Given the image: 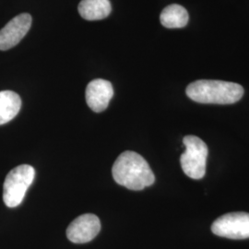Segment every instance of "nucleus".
Returning <instances> with one entry per match:
<instances>
[{
    "label": "nucleus",
    "instance_id": "4",
    "mask_svg": "<svg viewBox=\"0 0 249 249\" xmlns=\"http://www.w3.org/2000/svg\"><path fill=\"white\" fill-rule=\"evenodd\" d=\"M186 151L181 155L180 162L184 173L192 179H201L206 174L208 157L207 144L196 136H186L183 140Z\"/></svg>",
    "mask_w": 249,
    "mask_h": 249
},
{
    "label": "nucleus",
    "instance_id": "1",
    "mask_svg": "<svg viewBox=\"0 0 249 249\" xmlns=\"http://www.w3.org/2000/svg\"><path fill=\"white\" fill-rule=\"evenodd\" d=\"M112 174L117 184L130 190H142L155 181L147 160L135 151L121 153L113 165Z\"/></svg>",
    "mask_w": 249,
    "mask_h": 249
},
{
    "label": "nucleus",
    "instance_id": "3",
    "mask_svg": "<svg viewBox=\"0 0 249 249\" xmlns=\"http://www.w3.org/2000/svg\"><path fill=\"white\" fill-rule=\"evenodd\" d=\"M35 176L36 170L28 164L18 165L9 172L3 186V200L6 206L15 208L22 202Z\"/></svg>",
    "mask_w": 249,
    "mask_h": 249
},
{
    "label": "nucleus",
    "instance_id": "8",
    "mask_svg": "<svg viewBox=\"0 0 249 249\" xmlns=\"http://www.w3.org/2000/svg\"><path fill=\"white\" fill-rule=\"evenodd\" d=\"M85 95L89 108L95 113H101L109 106L111 99L114 96V89L110 81L96 79L91 80L88 84Z\"/></svg>",
    "mask_w": 249,
    "mask_h": 249
},
{
    "label": "nucleus",
    "instance_id": "7",
    "mask_svg": "<svg viewBox=\"0 0 249 249\" xmlns=\"http://www.w3.org/2000/svg\"><path fill=\"white\" fill-rule=\"evenodd\" d=\"M32 21L29 13H21L9 21L0 30V50L7 51L18 45L29 32Z\"/></svg>",
    "mask_w": 249,
    "mask_h": 249
},
{
    "label": "nucleus",
    "instance_id": "6",
    "mask_svg": "<svg viewBox=\"0 0 249 249\" xmlns=\"http://www.w3.org/2000/svg\"><path fill=\"white\" fill-rule=\"evenodd\" d=\"M101 230V223L94 214H82L76 218L67 229L69 240L75 244H84L94 239Z\"/></svg>",
    "mask_w": 249,
    "mask_h": 249
},
{
    "label": "nucleus",
    "instance_id": "11",
    "mask_svg": "<svg viewBox=\"0 0 249 249\" xmlns=\"http://www.w3.org/2000/svg\"><path fill=\"white\" fill-rule=\"evenodd\" d=\"M189 15L184 7L172 4L161 11L160 15V23L168 29H178L187 26Z\"/></svg>",
    "mask_w": 249,
    "mask_h": 249
},
{
    "label": "nucleus",
    "instance_id": "9",
    "mask_svg": "<svg viewBox=\"0 0 249 249\" xmlns=\"http://www.w3.org/2000/svg\"><path fill=\"white\" fill-rule=\"evenodd\" d=\"M78 9L84 19L100 20L110 15L112 6L109 0H81Z\"/></svg>",
    "mask_w": 249,
    "mask_h": 249
},
{
    "label": "nucleus",
    "instance_id": "2",
    "mask_svg": "<svg viewBox=\"0 0 249 249\" xmlns=\"http://www.w3.org/2000/svg\"><path fill=\"white\" fill-rule=\"evenodd\" d=\"M186 93L188 98L199 104L231 105L242 99L244 88L234 82L199 80L190 83Z\"/></svg>",
    "mask_w": 249,
    "mask_h": 249
},
{
    "label": "nucleus",
    "instance_id": "5",
    "mask_svg": "<svg viewBox=\"0 0 249 249\" xmlns=\"http://www.w3.org/2000/svg\"><path fill=\"white\" fill-rule=\"evenodd\" d=\"M212 231L218 236L230 239L249 238V213L224 214L213 223Z\"/></svg>",
    "mask_w": 249,
    "mask_h": 249
},
{
    "label": "nucleus",
    "instance_id": "10",
    "mask_svg": "<svg viewBox=\"0 0 249 249\" xmlns=\"http://www.w3.org/2000/svg\"><path fill=\"white\" fill-rule=\"evenodd\" d=\"M21 107V100L11 90L0 91V124H7L17 116Z\"/></svg>",
    "mask_w": 249,
    "mask_h": 249
}]
</instances>
